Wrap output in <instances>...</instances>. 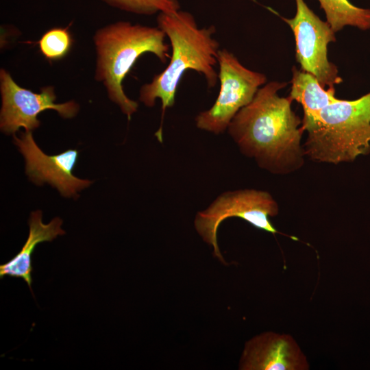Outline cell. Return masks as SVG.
Masks as SVG:
<instances>
[{
    "mask_svg": "<svg viewBox=\"0 0 370 370\" xmlns=\"http://www.w3.org/2000/svg\"><path fill=\"white\" fill-rule=\"evenodd\" d=\"M286 85L278 81L266 83L227 130L241 153L275 175L298 170L306 156L301 145L302 121L291 108L293 100L278 94Z\"/></svg>",
    "mask_w": 370,
    "mask_h": 370,
    "instance_id": "1",
    "label": "cell"
},
{
    "mask_svg": "<svg viewBox=\"0 0 370 370\" xmlns=\"http://www.w3.org/2000/svg\"><path fill=\"white\" fill-rule=\"evenodd\" d=\"M158 27L168 37L171 55L167 66L153 76L150 83L143 84L139 90V101L152 108L156 100L161 101L162 116L160 128L155 134L162 141V122L166 110L175 104V94L181 79L188 70L202 75L207 86L212 88L219 81L215 70L220 49L214 37V25L199 28L193 14L186 11L160 12L156 19Z\"/></svg>",
    "mask_w": 370,
    "mask_h": 370,
    "instance_id": "2",
    "label": "cell"
},
{
    "mask_svg": "<svg viewBox=\"0 0 370 370\" xmlns=\"http://www.w3.org/2000/svg\"><path fill=\"white\" fill-rule=\"evenodd\" d=\"M166 34L158 27L119 21L96 32L95 79L106 86L109 98L129 120L138 103L125 93L122 82L140 56L154 54L162 63L170 58Z\"/></svg>",
    "mask_w": 370,
    "mask_h": 370,
    "instance_id": "3",
    "label": "cell"
},
{
    "mask_svg": "<svg viewBox=\"0 0 370 370\" xmlns=\"http://www.w3.org/2000/svg\"><path fill=\"white\" fill-rule=\"evenodd\" d=\"M308 133L304 149L310 159L338 164L354 161L370 152V92L341 100L302 120Z\"/></svg>",
    "mask_w": 370,
    "mask_h": 370,
    "instance_id": "4",
    "label": "cell"
},
{
    "mask_svg": "<svg viewBox=\"0 0 370 370\" xmlns=\"http://www.w3.org/2000/svg\"><path fill=\"white\" fill-rule=\"evenodd\" d=\"M279 206L267 191L256 189L227 190L217 196L194 219V227L204 242L212 249L213 255L221 263H226L217 240L221 223L231 217L241 218L256 228L275 234L269 217L276 216Z\"/></svg>",
    "mask_w": 370,
    "mask_h": 370,
    "instance_id": "5",
    "label": "cell"
},
{
    "mask_svg": "<svg viewBox=\"0 0 370 370\" xmlns=\"http://www.w3.org/2000/svg\"><path fill=\"white\" fill-rule=\"evenodd\" d=\"M220 89L214 104L195 118L196 127L218 135L224 133L238 111L249 104L267 83L264 74L250 70L227 49L217 56Z\"/></svg>",
    "mask_w": 370,
    "mask_h": 370,
    "instance_id": "6",
    "label": "cell"
},
{
    "mask_svg": "<svg viewBox=\"0 0 370 370\" xmlns=\"http://www.w3.org/2000/svg\"><path fill=\"white\" fill-rule=\"evenodd\" d=\"M293 18H282L291 28L295 40V58L301 69L313 75L323 87L334 88L342 82L336 65L328 58L329 43L336 41L335 32L308 6L295 0Z\"/></svg>",
    "mask_w": 370,
    "mask_h": 370,
    "instance_id": "7",
    "label": "cell"
},
{
    "mask_svg": "<svg viewBox=\"0 0 370 370\" xmlns=\"http://www.w3.org/2000/svg\"><path fill=\"white\" fill-rule=\"evenodd\" d=\"M0 127L7 134H14L20 127L26 131L36 129L40 124L38 114L47 109L55 110L64 119L73 118L78 112L79 106L73 101L55 103L56 96L52 86L42 88L39 93L33 92L19 86L3 69L0 71Z\"/></svg>",
    "mask_w": 370,
    "mask_h": 370,
    "instance_id": "8",
    "label": "cell"
},
{
    "mask_svg": "<svg viewBox=\"0 0 370 370\" xmlns=\"http://www.w3.org/2000/svg\"><path fill=\"white\" fill-rule=\"evenodd\" d=\"M14 143L25 160V173L36 185L47 182L56 188L66 197L77 196V192L88 187L92 181L75 177L72 171L76 164L78 151L68 149L60 154H45L36 145L32 131L14 134Z\"/></svg>",
    "mask_w": 370,
    "mask_h": 370,
    "instance_id": "9",
    "label": "cell"
},
{
    "mask_svg": "<svg viewBox=\"0 0 370 370\" xmlns=\"http://www.w3.org/2000/svg\"><path fill=\"white\" fill-rule=\"evenodd\" d=\"M306 356L288 334L264 332L248 340L241 354L240 370H308Z\"/></svg>",
    "mask_w": 370,
    "mask_h": 370,
    "instance_id": "10",
    "label": "cell"
},
{
    "mask_svg": "<svg viewBox=\"0 0 370 370\" xmlns=\"http://www.w3.org/2000/svg\"><path fill=\"white\" fill-rule=\"evenodd\" d=\"M62 220L59 217L45 224L42 221V212L34 211L29 219L28 238L21 250L10 261L0 265V278L5 276L23 279L28 285L32 295V256L36 246L42 242H50L65 232L61 228Z\"/></svg>",
    "mask_w": 370,
    "mask_h": 370,
    "instance_id": "11",
    "label": "cell"
},
{
    "mask_svg": "<svg viewBox=\"0 0 370 370\" xmlns=\"http://www.w3.org/2000/svg\"><path fill=\"white\" fill-rule=\"evenodd\" d=\"M292 71L288 97L301 104L303 119L316 116L323 108L339 100L335 97V88L325 90L313 75L296 67Z\"/></svg>",
    "mask_w": 370,
    "mask_h": 370,
    "instance_id": "12",
    "label": "cell"
},
{
    "mask_svg": "<svg viewBox=\"0 0 370 370\" xmlns=\"http://www.w3.org/2000/svg\"><path fill=\"white\" fill-rule=\"evenodd\" d=\"M327 22L336 33L345 26L370 29V9L358 8L349 0H318Z\"/></svg>",
    "mask_w": 370,
    "mask_h": 370,
    "instance_id": "13",
    "label": "cell"
},
{
    "mask_svg": "<svg viewBox=\"0 0 370 370\" xmlns=\"http://www.w3.org/2000/svg\"><path fill=\"white\" fill-rule=\"evenodd\" d=\"M122 10L145 15L174 12L180 10L178 0H102Z\"/></svg>",
    "mask_w": 370,
    "mask_h": 370,
    "instance_id": "14",
    "label": "cell"
},
{
    "mask_svg": "<svg viewBox=\"0 0 370 370\" xmlns=\"http://www.w3.org/2000/svg\"><path fill=\"white\" fill-rule=\"evenodd\" d=\"M72 38L68 28H53L46 32L38 42L43 56L49 60L63 58L70 50Z\"/></svg>",
    "mask_w": 370,
    "mask_h": 370,
    "instance_id": "15",
    "label": "cell"
}]
</instances>
